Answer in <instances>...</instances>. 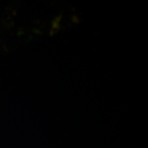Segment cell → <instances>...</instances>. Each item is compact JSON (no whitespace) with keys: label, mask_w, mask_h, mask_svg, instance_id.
Returning a JSON list of instances; mask_svg holds the SVG:
<instances>
[]
</instances>
